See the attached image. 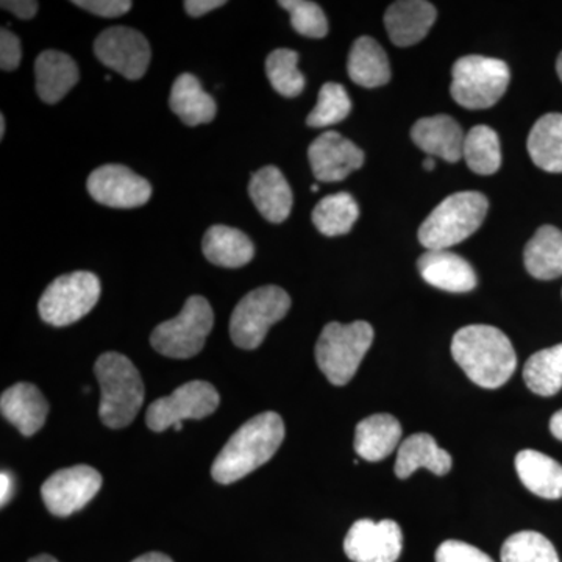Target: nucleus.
<instances>
[{"label":"nucleus","mask_w":562,"mask_h":562,"mask_svg":"<svg viewBox=\"0 0 562 562\" xmlns=\"http://www.w3.org/2000/svg\"><path fill=\"white\" fill-rule=\"evenodd\" d=\"M452 355L468 379L484 390L502 387L517 368L508 336L491 325H469L454 333Z\"/></svg>","instance_id":"1"},{"label":"nucleus","mask_w":562,"mask_h":562,"mask_svg":"<svg viewBox=\"0 0 562 562\" xmlns=\"http://www.w3.org/2000/svg\"><path fill=\"white\" fill-rule=\"evenodd\" d=\"M284 439L283 419L277 413L251 417L228 439L211 465L214 482L232 484L271 461Z\"/></svg>","instance_id":"2"},{"label":"nucleus","mask_w":562,"mask_h":562,"mask_svg":"<svg viewBox=\"0 0 562 562\" xmlns=\"http://www.w3.org/2000/svg\"><path fill=\"white\" fill-rule=\"evenodd\" d=\"M94 373L101 384L99 417L113 430L131 425L144 403V383L138 369L124 355L103 353L95 361Z\"/></svg>","instance_id":"3"},{"label":"nucleus","mask_w":562,"mask_h":562,"mask_svg":"<svg viewBox=\"0 0 562 562\" xmlns=\"http://www.w3.org/2000/svg\"><path fill=\"white\" fill-rule=\"evenodd\" d=\"M490 202L482 192L462 191L449 195L431 211L419 228V241L427 250H449L482 227Z\"/></svg>","instance_id":"4"},{"label":"nucleus","mask_w":562,"mask_h":562,"mask_svg":"<svg viewBox=\"0 0 562 562\" xmlns=\"http://www.w3.org/2000/svg\"><path fill=\"white\" fill-rule=\"evenodd\" d=\"M372 342L373 328L369 322H331L325 325L317 339V366L328 382L335 386H346L353 379Z\"/></svg>","instance_id":"5"},{"label":"nucleus","mask_w":562,"mask_h":562,"mask_svg":"<svg viewBox=\"0 0 562 562\" xmlns=\"http://www.w3.org/2000/svg\"><path fill=\"white\" fill-rule=\"evenodd\" d=\"M452 98L468 110L491 109L508 90V65L497 58L465 55L452 69Z\"/></svg>","instance_id":"6"},{"label":"nucleus","mask_w":562,"mask_h":562,"mask_svg":"<svg viewBox=\"0 0 562 562\" xmlns=\"http://www.w3.org/2000/svg\"><path fill=\"white\" fill-rule=\"evenodd\" d=\"M213 325L210 302L201 295H191L179 316L155 328L150 344L162 357L188 360L201 353Z\"/></svg>","instance_id":"7"},{"label":"nucleus","mask_w":562,"mask_h":562,"mask_svg":"<svg viewBox=\"0 0 562 562\" xmlns=\"http://www.w3.org/2000/svg\"><path fill=\"white\" fill-rule=\"evenodd\" d=\"M291 308V297L279 286H261L244 295L233 310L231 338L239 349H258L269 328L283 319Z\"/></svg>","instance_id":"8"},{"label":"nucleus","mask_w":562,"mask_h":562,"mask_svg":"<svg viewBox=\"0 0 562 562\" xmlns=\"http://www.w3.org/2000/svg\"><path fill=\"white\" fill-rule=\"evenodd\" d=\"M101 280L92 272H72L52 281L40 299V316L54 327H68L98 305Z\"/></svg>","instance_id":"9"},{"label":"nucleus","mask_w":562,"mask_h":562,"mask_svg":"<svg viewBox=\"0 0 562 562\" xmlns=\"http://www.w3.org/2000/svg\"><path fill=\"white\" fill-rule=\"evenodd\" d=\"M221 397L209 382L195 380L177 387L168 397L158 398L147 409V427L161 432L187 419H203L220 408Z\"/></svg>","instance_id":"10"},{"label":"nucleus","mask_w":562,"mask_h":562,"mask_svg":"<svg viewBox=\"0 0 562 562\" xmlns=\"http://www.w3.org/2000/svg\"><path fill=\"white\" fill-rule=\"evenodd\" d=\"M102 487V475L90 465H74L55 472L41 487L44 505L54 516L80 512Z\"/></svg>","instance_id":"11"},{"label":"nucleus","mask_w":562,"mask_h":562,"mask_svg":"<svg viewBox=\"0 0 562 562\" xmlns=\"http://www.w3.org/2000/svg\"><path fill=\"white\" fill-rule=\"evenodd\" d=\"M94 54L102 65L127 80H139L146 76L151 55L143 33L128 27L103 31L94 41Z\"/></svg>","instance_id":"12"},{"label":"nucleus","mask_w":562,"mask_h":562,"mask_svg":"<svg viewBox=\"0 0 562 562\" xmlns=\"http://www.w3.org/2000/svg\"><path fill=\"white\" fill-rule=\"evenodd\" d=\"M402 549L401 525L390 519L382 522L358 520L344 539V552L353 562H395L401 558Z\"/></svg>","instance_id":"13"},{"label":"nucleus","mask_w":562,"mask_h":562,"mask_svg":"<svg viewBox=\"0 0 562 562\" xmlns=\"http://www.w3.org/2000/svg\"><path fill=\"white\" fill-rule=\"evenodd\" d=\"M88 192L95 202L110 209H138L149 202V181L121 165H105L88 177Z\"/></svg>","instance_id":"14"},{"label":"nucleus","mask_w":562,"mask_h":562,"mask_svg":"<svg viewBox=\"0 0 562 562\" xmlns=\"http://www.w3.org/2000/svg\"><path fill=\"white\" fill-rule=\"evenodd\" d=\"M314 177L319 181H341L364 165V151L336 132L322 133L308 149Z\"/></svg>","instance_id":"15"},{"label":"nucleus","mask_w":562,"mask_h":562,"mask_svg":"<svg viewBox=\"0 0 562 562\" xmlns=\"http://www.w3.org/2000/svg\"><path fill=\"white\" fill-rule=\"evenodd\" d=\"M417 265L422 279L438 290L462 294L475 290L479 283L472 266L453 251L427 250Z\"/></svg>","instance_id":"16"},{"label":"nucleus","mask_w":562,"mask_h":562,"mask_svg":"<svg viewBox=\"0 0 562 562\" xmlns=\"http://www.w3.org/2000/svg\"><path fill=\"white\" fill-rule=\"evenodd\" d=\"M435 7L425 0H401L394 2L384 14V25L392 43L409 47L420 43L436 22Z\"/></svg>","instance_id":"17"},{"label":"nucleus","mask_w":562,"mask_h":562,"mask_svg":"<svg viewBox=\"0 0 562 562\" xmlns=\"http://www.w3.org/2000/svg\"><path fill=\"white\" fill-rule=\"evenodd\" d=\"M0 412L21 435L31 438L46 424L49 403L35 384L21 382L3 392Z\"/></svg>","instance_id":"18"},{"label":"nucleus","mask_w":562,"mask_h":562,"mask_svg":"<svg viewBox=\"0 0 562 562\" xmlns=\"http://www.w3.org/2000/svg\"><path fill=\"white\" fill-rule=\"evenodd\" d=\"M412 138L430 157H439L449 162L462 158L465 133L453 117L446 114L422 117L412 128Z\"/></svg>","instance_id":"19"},{"label":"nucleus","mask_w":562,"mask_h":562,"mask_svg":"<svg viewBox=\"0 0 562 562\" xmlns=\"http://www.w3.org/2000/svg\"><path fill=\"white\" fill-rule=\"evenodd\" d=\"M249 195L266 221L281 224L290 217L294 195L290 183L276 166H266L251 176Z\"/></svg>","instance_id":"20"},{"label":"nucleus","mask_w":562,"mask_h":562,"mask_svg":"<svg viewBox=\"0 0 562 562\" xmlns=\"http://www.w3.org/2000/svg\"><path fill=\"white\" fill-rule=\"evenodd\" d=\"M452 457L441 449L428 432H416L398 446L395 475L401 480L409 479L417 469H427L435 475H447L452 469Z\"/></svg>","instance_id":"21"},{"label":"nucleus","mask_w":562,"mask_h":562,"mask_svg":"<svg viewBox=\"0 0 562 562\" xmlns=\"http://www.w3.org/2000/svg\"><path fill=\"white\" fill-rule=\"evenodd\" d=\"M36 92L44 103L60 102L80 79L79 66L60 50L41 52L35 61Z\"/></svg>","instance_id":"22"},{"label":"nucleus","mask_w":562,"mask_h":562,"mask_svg":"<svg viewBox=\"0 0 562 562\" xmlns=\"http://www.w3.org/2000/svg\"><path fill=\"white\" fill-rule=\"evenodd\" d=\"M402 432L401 422L391 414H373L357 425L355 452L366 461H382L397 449Z\"/></svg>","instance_id":"23"},{"label":"nucleus","mask_w":562,"mask_h":562,"mask_svg":"<svg viewBox=\"0 0 562 562\" xmlns=\"http://www.w3.org/2000/svg\"><path fill=\"white\" fill-rule=\"evenodd\" d=\"M202 250L206 260L227 269L243 268L255 257V246L249 236L227 225L209 228L203 236Z\"/></svg>","instance_id":"24"},{"label":"nucleus","mask_w":562,"mask_h":562,"mask_svg":"<svg viewBox=\"0 0 562 562\" xmlns=\"http://www.w3.org/2000/svg\"><path fill=\"white\" fill-rule=\"evenodd\" d=\"M520 482L538 497L558 501L562 497V465L538 450H522L516 457Z\"/></svg>","instance_id":"25"},{"label":"nucleus","mask_w":562,"mask_h":562,"mask_svg":"<svg viewBox=\"0 0 562 562\" xmlns=\"http://www.w3.org/2000/svg\"><path fill=\"white\" fill-rule=\"evenodd\" d=\"M169 106L183 124H210L216 117V101L203 91L201 81L192 74H181L173 81Z\"/></svg>","instance_id":"26"},{"label":"nucleus","mask_w":562,"mask_h":562,"mask_svg":"<svg viewBox=\"0 0 562 562\" xmlns=\"http://www.w3.org/2000/svg\"><path fill=\"white\" fill-rule=\"evenodd\" d=\"M347 70L353 83L362 88H379L391 80V66L379 41L361 36L351 46Z\"/></svg>","instance_id":"27"},{"label":"nucleus","mask_w":562,"mask_h":562,"mask_svg":"<svg viewBox=\"0 0 562 562\" xmlns=\"http://www.w3.org/2000/svg\"><path fill=\"white\" fill-rule=\"evenodd\" d=\"M525 268L535 279L549 281L562 276V232L543 225L524 251Z\"/></svg>","instance_id":"28"},{"label":"nucleus","mask_w":562,"mask_h":562,"mask_svg":"<svg viewBox=\"0 0 562 562\" xmlns=\"http://www.w3.org/2000/svg\"><path fill=\"white\" fill-rule=\"evenodd\" d=\"M532 162L542 171L562 172V114L549 113L532 125L528 136Z\"/></svg>","instance_id":"29"},{"label":"nucleus","mask_w":562,"mask_h":562,"mask_svg":"<svg viewBox=\"0 0 562 562\" xmlns=\"http://www.w3.org/2000/svg\"><path fill=\"white\" fill-rule=\"evenodd\" d=\"M524 380L528 390L552 397L562 390V344L532 355L525 362Z\"/></svg>","instance_id":"30"},{"label":"nucleus","mask_w":562,"mask_h":562,"mask_svg":"<svg viewBox=\"0 0 562 562\" xmlns=\"http://www.w3.org/2000/svg\"><path fill=\"white\" fill-rule=\"evenodd\" d=\"M360 217V206L349 192L327 195L313 211V222L325 236L347 235Z\"/></svg>","instance_id":"31"},{"label":"nucleus","mask_w":562,"mask_h":562,"mask_svg":"<svg viewBox=\"0 0 562 562\" xmlns=\"http://www.w3.org/2000/svg\"><path fill=\"white\" fill-rule=\"evenodd\" d=\"M462 158L471 171L480 176H492L501 169L502 149L497 133L487 125H476L465 133Z\"/></svg>","instance_id":"32"},{"label":"nucleus","mask_w":562,"mask_h":562,"mask_svg":"<svg viewBox=\"0 0 562 562\" xmlns=\"http://www.w3.org/2000/svg\"><path fill=\"white\" fill-rule=\"evenodd\" d=\"M502 562H560L557 549L538 531H519L502 547Z\"/></svg>","instance_id":"33"},{"label":"nucleus","mask_w":562,"mask_h":562,"mask_svg":"<svg viewBox=\"0 0 562 562\" xmlns=\"http://www.w3.org/2000/svg\"><path fill=\"white\" fill-rule=\"evenodd\" d=\"M299 54L291 49H277L266 60V74L273 90L284 98H297L305 90V76L297 68Z\"/></svg>","instance_id":"34"},{"label":"nucleus","mask_w":562,"mask_h":562,"mask_svg":"<svg viewBox=\"0 0 562 562\" xmlns=\"http://www.w3.org/2000/svg\"><path fill=\"white\" fill-rule=\"evenodd\" d=\"M351 101L342 85L328 81L321 88L316 106L306 117V124L313 128L330 127L349 116Z\"/></svg>","instance_id":"35"},{"label":"nucleus","mask_w":562,"mask_h":562,"mask_svg":"<svg viewBox=\"0 0 562 562\" xmlns=\"http://www.w3.org/2000/svg\"><path fill=\"white\" fill-rule=\"evenodd\" d=\"M279 3L291 14V24L295 32L314 40L327 35V16L317 3L310 0H281Z\"/></svg>","instance_id":"36"},{"label":"nucleus","mask_w":562,"mask_h":562,"mask_svg":"<svg viewBox=\"0 0 562 562\" xmlns=\"http://www.w3.org/2000/svg\"><path fill=\"white\" fill-rule=\"evenodd\" d=\"M436 562H495L471 543L446 541L436 550Z\"/></svg>","instance_id":"37"},{"label":"nucleus","mask_w":562,"mask_h":562,"mask_svg":"<svg viewBox=\"0 0 562 562\" xmlns=\"http://www.w3.org/2000/svg\"><path fill=\"white\" fill-rule=\"evenodd\" d=\"M72 3L101 18L124 16L133 7L131 0H74Z\"/></svg>","instance_id":"38"},{"label":"nucleus","mask_w":562,"mask_h":562,"mask_svg":"<svg viewBox=\"0 0 562 562\" xmlns=\"http://www.w3.org/2000/svg\"><path fill=\"white\" fill-rule=\"evenodd\" d=\"M22 50L21 41L7 29L0 32V68L2 70H14L21 65Z\"/></svg>","instance_id":"39"},{"label":"nucleus","mask_w":562,"mask_h":562,"mask_svg":"<svg viewBox=\"0 0 562 562\" xmlns=\"http://www.w3.org/2000/svg\"><path fill=\"white\" fill-rule=\"evenodd\" d=\"M2 9L10 11L21 20H32L38 11V2L35 0H3Z\"/></svg>","instance_id":"40"},{"label":"nucleus","mask_w":562,"mask_h":562,"mask_svg":"<svg viewBox=\"0 0 562 562\" xmlns=\"http://www.w3.org/2000/svg\"><path fill=\"white\" fill-rule=\"evenodd\" d=\"M224 5H227L225 0H187L183 3L184 10H187L191 18H201L203 14L221 9Z\"/></svg>","instance_id":"41"},{"label":"nucleus","mask_w":562,"mask_h":562,"mask_svg":"<svg viewBox=\"0 0 562 562\" xmlns=\"http://www.w3.org/2000/svg\"><path fill=\"white\" fill-rule=\"evenodd\" d=\"M13 476H11L10 472H2V475H0V501H2V506L10 502V498L13 497Z\"/></svg>","instance_id":"42"},{"label":"nucleus","mask_w":562,"mask_h":562,"mask_svg":"<svg viewBox=\"0 0 562 562\" xmlns=\"http://www.w3.org/2000/svg\"><path fill=\"white\" fill-rule=\"evenodd\" d=\"M550 431H552L554 438L562 441V409L554 413L552 419H550Z\"/></svg>","instance_id":"43"},{"label":"nucleus","mask_w":562,"mask_h":562,"mask_svg":"<svg viewBox=\"0 0 562 562\" xmlns=\"http://www.w3.org/2000/svg\"><path fill=\"white\" fill-rule=\"evenodd\" d=\"M132 562H173L171 558L166 557L162 553H147L143 554V557L136 558L135 561Z\"/></svg>","instance_id":"44"},{"label":"nucleus","mask_w":562,"mask_h":562,"mask_svg":"<svg viewBox=\"0 0 562 562\" xmlns=\"http://www.w3.org/2000/svg\"><path fill=\"white\" fill-rule=\"evenodd\" d=\"M29 562H58L55 558H52L50 554H40V557L32 558Z\"/></svg>","instance_id":"45"},{"label":"nucleus","mask_w":562,"mask_h":562,"mask_svg":"<svg viewBox=\"0 0 562 562\" xmlns=\"http://www.w3.org/2000/svg\"><path fill=\"white\" fill-rule=\"evenodd\" d=\"M424 168L427 169V171H432V169L436 168L435 158H432V157L425 158Z\"/></svg>","instance_id":"46"},{"label":"nucleus","mask_w":562,"mask_h":562,"mask_svg":"<svg viewBox=\"0 0 562 562\" xmlns=\"http://www.w3.org/2000/svg\"><path fill=\"white\" fill-rule=\"evenodd\" d=\"M3 136H5V116L0 114V139H3Z\"/></svg>","instance_id":"47"},{"label":"nucleus","mask_w":562,"mask_h":562,"mask_svg":"<svg viewBox=\"0 0 562 562\" xmlns=\"http://www.w3.org/2000/svg\"><path fill=\"white\" fill-rule=\"evenodd\" d=\"M557 70H558V76H560V79L562 81V52H561L560 57H558Z\"/></svg>","instance_id":"48"},{"label":"nucleus","mask_w":562,"mask_h":562,"mask_svg":"<svg viewBox=\"0 0 562 562\" xmlns=\"http://www.w3.org/2000/svg\"><path fill=\"white\" fill-rule=\"evenodd\" d=\"M317 190H319V187H317V184H313V187H312V191H313V192H316Z\"/></svg>","instance_id":"49"}]
</instances>
